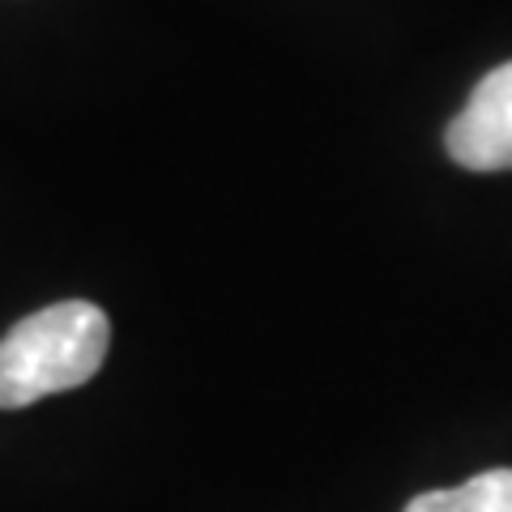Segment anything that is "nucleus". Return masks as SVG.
Returning a JSON list of instances; mask_svg holds the SVG:
<instances>
[{"label":"nucleus","mask_w":512,"mask_h":512,"mask_svg":"<svg viewBox=\"0 0 512 512\" xmlns=\"http://www.w3.org/2000/svg\"><path fill=\"white\" fill-rule=\"evenodd\" d=\"M111 346V320L99 303L64 299L18 320L0 338V410L35 406L39 397L94 380Z\"/></svg>","instance_id":"nucleus-1"},{"label":"nucleus","mask_w":512,"mask_h":512,"mask_svg":"<svg viewBox=\"0 0 512 512\" xmlns=\"http://www.w3.org/2000/svg\"><path fill=\"white\" fill-rule=\"evenodd\" d=\"M402 512H512V470H483L448 491H423Z\"/></svg>","instance_id":"nucleus-3"},{"label":"nucleus","mask_w":512,"mask_h":512,"mask_svg":"<svg viewBox=\"0 0 512 512\" xmlns=\"http://www.w3.org/2000/svg\"><path fill=\"white\" fill-rule=\"evenodd\" d=\"M444 146L466 171H512V60L474 86L448 124Z\"/></svg>","instance_id":"nucleus-2"}]
</instances>
